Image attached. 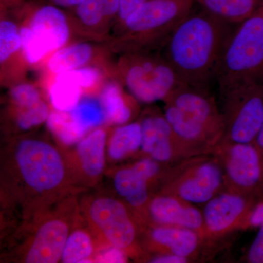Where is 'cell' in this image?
Returning a JSON list of instances; mask_svg holds the SVG:
<instances>
[{
	"label": "cell",
	"instance_id": "37",
	"mask_svg": "<svg viewBox=\"0 0 263 263\" xmlns=\"http://www.w3.org/2000/svg\"><path fill=\"white\" fill-rule=\"evenodd\" d=\"M152 263H186L191 261L186 257H180L172 254H157L155 257L149 259Z\"/></svg>",
	"mask_w": 263,
	"mask_h": 263
},
{
	"label": "cell",
	"instance_id": "11",
	"mask_svg": "<svg viewBox=\"0 0 263 263\" xmlns=\"http://www.w3.org/2000/svg\"><path fill=\"white\" fill-rule=\"evenodd\" d=\"M257 203L256 199L229 191L221 192L213 197L202 211L206 240L245 229L247 219Z\"/></svg>",
	"mask_w": 263,
	"mask_h": 263
},
{
	"label": "cell",
	"instance_id": "32",
	"mask_svg": "<svg viewBox=\"0 0 263 263\" xmlns=\"http://www.w3.org/2000/svg\"><path fill=\"white\" fill-rule=\"evenodd\" d=\"M60 74L76 81L82 88L91 87L100 77V71L95 67H82Z\"/></svg>",
	"mask_w": 263,
	"mask_h": 263
},
{
	"label": "cell",
	"instance_id": "14",
	"mask_svg": "<svg viewBox=\"0 0 263 263\" xmlns=\"http://www.w3.org/2000/svg\"><path fill=\"white\" fill-rule=\"evenodd\" d=\"M140 123L141 149L147 157L170 165L187 158L164 114L149 112Z\"/></svg>",
	"mask_w": 263,
	"mask_h": 263
},
{
	"label": "cell",
	"instance_id": "3",
	"mask_svg": "<svg viewBox=\"0 0 263 263\" xmlns=\"http://www.w3.org/2000/svg\"><path fill=\"white\" fill-rule=\"evenodd\" d=\"M215 80L219 92L249 82L263 81V6L236 24L221 51Z\"/></svg>",
	"mask_w": 263,
	"mask_h": 263
},
{
	"label": "cell",
	"instance_id": "26",
	"mask_svg": "<svg viewBox=\"0 0 263 263\" xmlns=\"http://www.w3.org/2000/svg\"><path fill=\"white\" fill-rule=\"evenodd\" d=\"M119 8V0H84L78 5L76 13L83 23L95 26L105 17L117 14Z\"/></svg>",
	"mask_w": 263,
	"mask_h": 263
},
{
	"label": "cell",
	"instance_id": "17",
	"mask_svg": "<svg viewBox=\"0 0 263 263\" xmlns=\"http://www.w3.org/2000/svg\"><path fill=\"white\" fill-rule=\"evenodd\" d=\"M30 28L46 53L61 48L69 38V27L65 14L56 7L46 5L33 15Z\"/></svg>",
	"mask_w": 263,
	"mask_h": 263
},
{
	"label": "cell",
	"instance_id": "2",
	"mask_svg": "<svg viewBox=\"0 0 263 263\" xmlns=\"http://www.w3.org/2000/svg\"><path fill=\"white\" fill-rule=\"evenodd\" d=\"M164 101V117L186 157L212 155L224 138V122L209 89L182 84Z\"/></svg>",
	"mask_w": 263,
	"mask_h": 263
},
{
	"label": "cell",
	"instance_id": "31",
	"mask_svg": "<svg viewBox=\"0 0 263 263\" xmlns=\"http://www.w3.org/2000/svg\"><path fill=\"white\" fill-rule=\"evenodd\" d=\"M10 97L17 105L25 109L34 106L41 101L39 91L32 85L21 84L10 91Z\"/></svg>",
	"mask_w": 263,
	"mask_h": 263
},
{
	"label": "cell",
	"instance_id": "4",
	"mask_svg": "<svg viewBox=\"0 0 263 263\" xmlns=\"http://www.w3.org/2000/svg\"><path fill=\"white\" fill-rule=\"evenodd\" d=\"M223 191L222 167L211 155L189 157L172 164L159 193L174 195L192 204H205Z\"/></svg>",
	"mask_w": 263,
	"mask_h": 263
},
{
	"label": "cell",
	"instance_id": "23",
	"mask_svg": "<svg viewBox=\"0 0 263 263\" xmlns=\"http://www.w3.org/2000/svg\"><path fill=\"white\" fill-rule=\"evenodd\" d=\"M101 102L107 119L115 124H124L130 119L132 110L123 97L119 85L108 83L103 88Z\"/></svg>",
	"mask_w": 263,
	"mask_h": 263
},
{
	"label": "cell",
	"instance_id": "16",
	"mask_svg": "<svg viewBox=\"0 0 263 263\" xmlns=\"http://www.w3.org/2000/svg\"><path fill=\"white\" fill-rule=\"evenodd\" d=\"M68 233V226L61 219L46 221L34 235L24 261L28 263L58 262L62 258Z\"/></svg>",
	"mask_w": 263,
	"mask_h": 263
},
{
	"label": "cell",
	"instance_id": "28",
	"mask_svg": "<svg viewBox=\"0 0 263 263\" xmlns=\"http://www.w3.org/2000/svg\"><path fill=\"white\" fill-rule=\"evenodd\" d=\"M22 47L20 31L10 21L0 23V61L4 62Z\"/></svg>",
	"mask_w": 263,
	"mask_h": 263
},
{
	"label": "cell",
	"instance_id": "13",
	"mask_svg": "<svg viewBox=\"0 0 263 263\" xmlns=\"http://www.w3.org/2000/svg\"><path fill=\"white\" fill-rule=\"evenodd\" d=\"M146 221L149 224L193 230L207 240L202 211L174 195L159 193L152 196L147 206Z\"/></svg>",
	"mask_w": 263,
	"mask_h": 263
},
{
	"label": "cell",
	"instance_id": "30",
	"mask_svg": "<svg viewBox=\"0 0 263 263\" xmlns=\"http://www.w3.org/2000/svg\"><path fill=\"white\" fill-rule=\"evenodd\" d=\"M19 31L22 39V47L26 60L31 64L37 63L47 53L38 43L30 27H23Z\"/></svg>",
	"mask_w": 263,
	"mask_h": 263
},
{
	"label": "cell",
	"instance_id": "34",
	"mask_svg": "<svg viewBox=\"0 0 263 263\" xmlns=\"http://www.w3.org/2000/svg\"><path fill=\"white\" fill-rule=\"evenodd\" d=\"M95 262H127V254H126L125 251L123 249L111 246L110 249H105L101 253L99 254L95 259Z\"/></svg>",
	"mask_w": 263,
	"mask_h": 263
},
{
	"label": "cell",
	"instance_id": "29",
	"mask_svg": "<svg viewBox=\"0 0 263 263\" xmlns=\"http://www.w3.org/2000/svg\"><path fill=\"white\" fill-rule=\"evenodd\" d=\"M49 115L48 105L41 100L37 105L26 109L19 114L17 118V124L20 129L27 130L47 121Z\"/></svg>",
	"mask_w": 263,
	"mask_h": 263
},
{
	"label": "cell",
	"instance_id": "7",
	"mask_svg": "<svg viewBox=\"0 0 263 263\" xmlns=\"http://www.w3.org/2000/svg\"><path fill=\"white\" fill-rule=\"evenodd\" d=\"M124 81L134 98L143 103L164 101L185 84L164 57L138 53L127 59Z\"/></svg>",
	"mask_w": 263,
	"mask_h": 263
},
{
	"label": "cell",
	"instance_id": "6",
	"mask_svg": "<svg viewBox=\"0 0 263 263\" xmlns=\"http://www.w3.org/2000/svg\"><path fill=\"white\" fill-rule=\"evenodd\" d=\"M220 96L222 141L253 144L263 122V81L233 86L221 91Z\"/></svg>",
	"mask_w": 263,
	"mask_h": 263
},
{
	"label": "cell",
	"instance_id": "40",
	"mask_svg": "<svg viewBox=\"0 0 263 263\" xmlns=\"http://www.w3.org/2000/svg\"><path fill=\"white\" fill-rule=\"evenodd\" d=\"M259 201H263V160H262V185H261L260 195H259Z\"/></svg>",
	"mask_w": 263,
	"mask_h": 263
},
{
	"label": "cell",
	"instance_id": "35",
	"mask_svg": "<svg viewBox=\"0 0 263 263\" xmlns=\"http://www.w3.org/2000/svg\"><path fill=\"white\" fill-rule=\"evenodd\" d=\"M118 15L123 24L144 3L145 0H119Z\"/></svg>",
	"mask_w": 263,
	"mask_h": 263
},
{
	"label": "cell",
	"instance_id": "38",
	"mask_svg": "<svg viewBox=\"0 0 263 263\" xmlns=\"http://www.w3.org/2000/svg\"><path fill=\"white\" fill-rule=\"evenodd\" d=\"M253 145L258 151L259 155H260L263 160V122L262 125L259 128L258 133H257V136L254 139Z\"/></svg>",
	"mask_w": 263,
	"mask_h": 263
},
{
	"label": "cell",
	"instance_id": "10",
	"mask_svg": "<svg viewBox=\"0 0 263 263\" xmlns=\"http://www.w3.org/2000/svg\"><path fill=\"white\" fill-rule=\"evenodd\" d=\"M171 165L146 157L116 174V191L136 212L141 223H147V206L152 197L151 188L160 180L163 184Z\"/></svg>",
	"mask_w": 263,
	"mask_h": 263
},
{
	"label": "cell",
	"instance_id": "39",
	"mask_svg": "<svg viewBox=\"0 0 263 263\" xmlns=\"http://www.w3.org/2000/svg\"><path fill=\"white\" fill-rule=\"evenodd\" d=\"M53 3L62 7L78 6L84 0H53Z\"/></svg>",
	"mask_w": 263,
	"mask_h": 263
},
{
	"label": "cell",
	"instance_id": "24",
	"mask_svg": "<svg viewBox=\"0 0 263 263\" xmlns=\"http://www.w3.org/2000/svg\"><path fill=\"white\" fill-rule=\"evenodd\" d=\"M47 126L60 141L67 145L78 143L87 132L76 122L69 112L58 110L50 114Z\"/></svg>",
	"mask_w": 263,
	"mask_h": 263
},
{
	"label": "cell",
	"instance_id": "8",
	"mask_svg": "<svg viewBox=\"0 0 263 263\" xmlns=\"http://www.w3.org/2000/svg\"><path fill=\"white\" fill-rule=\"evenodd\" d=\"M212 155L222 167L226 191L260 202L262 159L253 144L221 141Z\"/></svg>",
	"mask_w": 263,
	"mask_h": 263
},
{
	"label": "cell",
	"instance_id": "21",
	"mask_svg": "<svg viewBox=\"0 0 263 263\" xmlns=\"http://www.w3.org/2000/svg\"><path fill=\"white\" fill-rule=\"evenodd\" d=\"M92 48L87 43H79L57 50L48 62V67L53 73L60 74L87 63L92 56Z\"/></svg>",
	"mask_w": 263,
	"mask_h": 263
},
{
	"label": "cell",
	"instance_id": "15",
	"mask_svg": "<svg viewBox=\"0 0 263 263\" xmlns=\"http://www.w3.org/2000/svg\"><path fill=\"white\" fill-rule=\"evenodd\" d=\"M152 226L146 230L147 246L157 254H172L196 258L205 239L197 232L179 227Z\"/></svg>",
	"mask_w": 263,
	"mask_h": 263
},
{
	"label": "cell",
	"instance_id": "41",
	"mask_svg": "<svg viewBox=\"0 0 263 263\" xmlns=\"http://www.w3.org/2000/svg\"><path fill=\"white\" fill-rule=\"evenodd\" d=\"M262 6H263V3H262Z\"/></svg>",
	"mask_w": 263,
	"mask_h": 263
},
{
	"label": "cell",
	"instance_id": "9",
	"mask_svg": "<svg viewBox=\"0 0 263 263\" xmlns=\"http://www.w3.org/2000/svg\"><path fill=\"white\" fill-rule=\"evenodd\" d=\"M15 157L22 179L37 193L53 191L65 179V165L61 155L46 142L24 140L17 146Z\"/></svg>",
	"mask_w": 263,
	"mask_h": 263
},
{
	"label": "cell",
	"instance_id": "20",
	"mask_svg": "<svg viewBox=\"0 0 263 263\" xmlns=\"http://www.w3.org/2000/svg\"><path fill=\"white\" fill-rule=\"evenodd\" d=\"M141 125L140 122L118 127L109 143L108 153L114 160H121L141 148Z\"/></svg>",
	"mask_w": 263,
	"mask_h": 263
},
{
	"label": "cell",
	"instance_id": "12",
	"mask_svg": "<svg viewBox=\"0 0 263 263\" xmlns=\"http://www.w3.org/2000/svg\"><path fill=\"white\" fill-rule=\"evenodd\" d=\"M90 219L110 245L124 251L136 247L138 228L127 208L111 197H100L91 202Z\"/></svg>",
	"mask_w": 263,
	"mask_h": 263
},
{
	"label": "cell",
	"instance_id": "22",
	"mask_svg": "<svg viewBox=\"0 0 263 263\" xmlns=\"http://www.w3.org/2000/svg\"><path fill=\"white\" fill-rule=\"evenodd\" d=\"M82 89L76 81L57 74L56 81L50 89L52 105L58 111H71L80 102Z\"/></svg>",
	"mask_w": 263,
	"mask_h": 263
},
{
	"label": "cell",
	"instance_id": "5",
	"mask_svg": "<svg viewBox=\"0 0 263 263\" xmlns=\"http://www.w3.org/2000/svg\"><path fill=\"white\" fill-rule=\"evenodd\" d=\"M195 0H145L124 22L133 51L164 41L193 10Z\"/></svg>",
	"mask_w": 263,
	"mask_h": 263
},
{
	"label": "cell",
	"instance_id": "36",
	"mask_svg": "<svg viewBox=\"0 0 263 263\" xmlns=\"http://www.w3.org/2000/svg\"><path fill=\"white\" fill-rule=\"evenodd\" d=\"M262 226H263V201L258 202L254 208L246 223L245 229L259 228Z\"/></svg>",
	"mask_w": 263,
	"mask_h": 263
},
{
	"label": "cell",
	"instance_id": "25",
	"mask_svg": "<svg viewBox=\"0 0 263 263\" xmlns=\"http://www.w3.org/2000/svg\"><path fill=\"white\" fill-rule=\"evenodd\" d=\"M92 253L91 236L85 230H78L67 238L61 259L65 263L91 262L89 258Z\"/></svg>",
	"mask_w": 263,
	"mask_h": 263
},
{
	"label": "cell",
	"instance_id": "27",
	"mask_svg": "<svg viewBox=\"0 0 263 263\" xmlns=\"http://www.w3.org/2000/svg\"><path fill=\"white\" fill-rule=\"evenodd\" d=\"M69 113L79 125L87 131L101 125L107 119L103 103L93 98L81 99L77 106Z\"/></svg>",
	"mask_w": 263,
	"mask_h": 263
},
{
	"label": "cell",
	"instance_id": "1",
	"mask_svg": "<svg viewBox=\"0 0 263 263\" xmlns=\"http://www.w3.org/2000/svg\"><path fill=\"white\" fill-rule=\"evenodd\" d=\"M235 25L202 10L191 12L166 41L164 58L185 84L209 89Z\"/></svg>",
	"mask_w": 263,
	"mask_h": 263
},
{
	"label": "cell",
	"instance_id": "18",
	"mask_svg": "<svg viewBox=\"0 0 263 263\" xmlns=\"http://www.w3.org/2000/svg\"><path fill=\"white\" fill-rule=\"evenodd\" d=\"M106 133L97 129L79 142L77 155L85 174L96 178L103 173L105 166V148Z\"/></svg>",
	"mask_w": 263,
	"mask_h": 263
},
{
	"label": "cell",
	"instance_id": "19",
	"mask_svg": "<svg viewBox=\"0 0 263 263\" xmlns=\"http://www.w3.org/2000/svg\"><path fill=\"white\" fill-rule=\"evenodd\" d=\"M208 13L233 24L243 22L262 5L263 0H195Z\"/></svg>",
	"mask_w": 263,
	"mask_h": 263
},
{
	"label": "cell",
	"instance_id": "33",
	"mask_svg": "<svg viewBox=\"0 0 263 263\" xmlns=\"http://www.w3.org/2000/svg\"><path fill=\"white\" fill-rule=\"evenodd\" d=\"M246 259L250 263H263V226L259 230L248 249Z\"/></svg>",
	"mask_w": 263,
	"mask_h": 263
}]
</instances>
